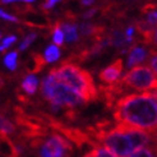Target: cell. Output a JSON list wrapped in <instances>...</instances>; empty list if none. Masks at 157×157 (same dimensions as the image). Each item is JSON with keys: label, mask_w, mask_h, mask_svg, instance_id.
<instances>
[{"label": "cell", "mask_w": 157, "mask_h": 157, "mask_svg": "<svg viewBox=\"0 0 157 157\" xmlns=\"http://www.w3.org/2000/svg\"><path fill=\"white\" fill-rule=\"evenodd\" d=\"M41 92L44 97L51 104L54 111H59V109L63 106L74 107L84 102V100L77 92L58 79L54 70H51L42 81Z\"/></svg>", "instance_id": "3"}, {"label": "cell", "mask_w": 157, "mask_h": 157, "mask_svg": "<svg viewBox=\"0 0 157 157\" xmlns=\"http://www.w3.org/2000/svg\"><path fill=\"white\" fill-rule=\"evenodd\" d=\"M52 41L54 44L59 46V45H63V42L65 41V36H64V32L61 29V25H55L54 27V31H52Z\"/></svg>", "instance_id": "17"}, {"label": "cell", "mask_w": 157, "mask_h": 157, "mask_svg": "<svg viewBox=\"0 0 157 157\" xmlns=\"http://www.w3.org/2000/svg\"><path fill=\"white\" fill-rule=\"evenodd\" d=\"M15 40H17V37L15 36H13V35H10V36H8V37H5L4 40H3V42L0 44V52H4L8 48H10V46L15 42Z\"/></svg>", "instance_id": "19"}, {"label": "cell", "mask_w": 157, "mask_h": 157, "mask_svg": "<svg viewBox=\"0 0 157 157\" xmlns=\"http://www.w3.org/2000/svg\"><path fill=\"white\" fill-rule=\"evenodd\" d=\"M0 37H2V35H0Z\"/></svg>", "instance_id": "29"}, {"label": "cell", "mask_w": 157, "mask_h": 157, "mask_svg": "<svg viewBox=\"0 0 157 157\" xmlns=\"http://www.w3.org/2000/svg\"><path fill=\"white\" fill-rule=\"evenodd\" d=\"M0 18H3L4 21H8V22H14V23H17L19 22L17 17H14L13 14H9V13H6L4 12L3 9H0Z\"/></svg>", "instance_id": "22"}, {"label": "cell", "mask_w": 157, "mask_h": 157, "mask_svg": "<svg viewBox=\"0 0 157 157\" xmlns=\"http://www.w3.org/2000/svg\"><path fill=\"white\" fill-rule=\"evenodd\" d=\"M59 58H60V50L56 45H50L45 50V54H44L45 63H55Z\"/></svg>", "instance_id": "11"}, {"label": "cell", "mask_w": 157, "mask_h": 157, "mask_svg": "<svg viewBox=\"0 0 157 157\" xmlns=\"http://www.w3.org/2000/svg\"><path fill=\"white\" fill-rule=\"evenodd\" d=\"M144 21L147 23H150L151 26L156 27L157 26V10L150 8L148 10H146V15H144Z\"/></svg>", "instance_id": "18"}, {"label": "cell", "mask_w": 157, "mask_h": 157, "mask_svg": "<svg viewBox=\"0 0 157 157\" xmlns=\"http://www.w3.org/2000/svg\"><path fill=\"white\" fill-rule=\"evenodd\" d=\"M37 87H38V81L33 73L28 74L22 82V90L25 91L27 95H35Z\"/></svg>", "instance_id": "10"}, {"label": "cell", "mask_w": 157, "mask_h": 157, "mask_svg": "<svg viewBox=\"0 0 157 157\" xmlns=\"http://www.w3.org/2000/svg\"><path fill=\"white\" fill-rule=\"evenodd\" d=\"M96 138L100 140L102 147L107 148L117 157H128L136 151L132 137L129 134V128L124 125H114L107 129H101Z\"/></svg>", "instance_id": "4"}, {"label": "cell", "mask_w": 157, "mask_h": 157, "mask_svg": "<svg viewBox=\"0 0 157 157\" xmlns=\"http://www.w3.org/2000/svg\"><path fill=\"white\" fill-rule=\"evenodd\" d=\"M59 2H61V0H46V3L44 4V8L45 9H51V8L55 6Z\"/></svg>", "instance_id": "24"}, {"label": "cell", "mask_w": 157, "mask_h": 157, "mask_svg": "<svg viewBox=\"0 0 157 157\" xmlns=\"http://www.w3.org/2000/svg\"><path fill=\"white\" fill-rule=\"evenodd\" d=\"M148 67H150L151 69H152V72L156 74V77H157V51H155V52H152L151 55H150V59H148Z\"/></svg>", "instance_id": "21"}, {"label": "cell", "mask_w": 157, "mask_h": 157, "mask_svg": "<svg viewBox=\"0 0 157 157\" xmlns=\"http://www.w3.org/2000/svg\"><path fill=\"white\" fill-rule=\"evenodd\" d=\"M121 88H129L137 93L157 90V77L147 65H139L129 69L119 82Z\"/></svg>", "instance_id": "5"}, {"label": "cell", "mask_w": 157, "mask_h": 157, "mask_svg": "<svg viewBox=\"0 0 157 157\" xmlns=\"http://www.w3.org/2000/svg\"><path fill=\"white\" fill-rule=\"evenodd\" d=\"M4 4H9V3H14V2H21V0H2ZM22 2L25 3H33L35 0H22Z\"/></svg>", "instance_id": "27"}, {"label": "cell", "mask_w": 157, "mask_h": 157, "mask_svg": "<svg viewBox=\"0 0 157 157\" xmlns=\"http://www.w3.org/2000/svg\"><path fill=\"white\" fill-rule=\"evenodd\" d=\"M84 157H117V156L114 155L111 151H109L107 148L102 146H97L95 148H92Z\"/></svg>", "instance_id": "12"}, {"label": "cell", "mask_w": 157, "mask_h": 157, "mask_svg": "<svg viewBox=\"0 0 157 157\" xmlns=\"http://www.w3.org/2000/svg\"><path fill=\"white\" fill-rule=\"evenodd\" d=\"M93 3H95V0H82L83 5H92Z\"/></svg>", "instance_id": "28"}, {"label": "cell", "mask_w": 157, "mask_h": 157, "mask_svg": "<svg viewBox=\"0 0 157 157\" xmlns=\"http://www.w3.org/2000/svg\"><path fill=\"white\" fill-rule=\"evenodd\" d=\"M114 117L124 127L157 133V102L150 92L120 97L115 102Z\"/></svg>", "instance_id": "1"}, {"label": "cell", "mask_w": 157, "mask_h": 157, "mask_svg": "<svg viewBox=\"0 0 157 157\" xmlns=\"http://www.w3.org/2000/svg\"><path fill=\"white\" fill-rule=\"evenodd\" d=\"M150 42H152L153 45L157 46V26L155 27V31H153V33H152V36L150 38Z\"/></svg>", "instance_id": "26"}, {"label": "cell", "mask_w": 157, "mask_h": 157, "mask_svg": "<svg viewBox=\"0 0 157 157\" xmlns=\"http://www.w3.org/2000/svg\"><path fill=\"white\" fill-rule=\"evenodd\" d=\"M78 29H79V33L83 35V36H90V35L97 36L101 32L100 27L93 26V25H91V23H82V25L78 27Z\"/></svg>", "instance_id": "14"}, {"label": "cell", "mask_w": 157, "mask_h": 157, "mask_svg": "<svg viewBox=\"0 0 157 157\" xmlns=\"http://www.w3.org/2000/svg\"><path fill=\"white\" fill-rule=\"evenodd\" d=\"M61 29L64 32L65 36V41L72 44L75 42L79 37V32H78V26L74 25V23H63L61 25Z\"/></svg>", "instance_id": "9"}, {"label": "cell", "mask_w": 157, "mask_h": 157, "mask_svg": "<svg viewBox=\"0 0 157 157\" xmlns=\"http://www.w3.org/2000/svg\"><path fill=\"white\" fill-rule=\"evenodd\" d=\"M54 72L56 74L58 79L65 83L74 92H77L84 100V102L97 97V90L95 87L91 74L81 69L79 67L70 64V63H65L61 67L54 69Z\"/></svg>", "instance_id": "2"}, {"label": "cell", "mask_w": 157, "mask_h": 157, "mask_svg": "<svg viewBox=\"0 0 157 157\" xmlns=\"http://www.w3.org/2000/svg\"><path fill=\"white\" fill-rule=\"evenodd\" d=\"M123 69H124L123 61L120 59L115 60L109 67H106L104 70H101V73L98 75L100 81L104 82L107 86H114L116 83H119L123 77Z\"/></svg>", "instance_id": "7"}, {"label": "cell", "mask_w": 157, "mask_h": 157, "mask_svg": "<svg viewBox=\"0 0 157 157\" xmlns=\"http://www.w3.org/2000/svg\"><path fill=\"white\" fill-rule=\"evenodd\" d=\"M36 37H37L36 33H28V35L25 37V40L21 42V45H19V50H21V51H22V50H26L28 46L36 40Z\"/></svg>", "instance_id": "20"}, {"label": "cell", "mask_w": 157, "mask_h": 157, "mask_svg": "<svg viewBox=\"0 0 157 157\" xmlns=\"http://www.w3.org/2000/svg\"><path fill=\"white\" fill-rule=\"evenodd\" d=\"M148 59H150V52H148V50L140 45H134V46H132L128 51V58H127V64H125V67L128 69L136 68V67L142 65Z\"/></svg>", "instance_id": "8"}, {"label": "cell", "mask_w": 157, "mask_h": 157, "mask_svg": "<svg viewBox=\"0 0 157 157\" xmlns=\"http://www.w3.org/2000/svg\"><path fill=\"white\" fill-rule=\"evenodd\" d=\"M96 12H97L96 8H93V9H90L88 12H86V13L83 14V18H84V19H90V18H92L93 15L96 14Z\"/></svg>", "instance_id": "25"}, {"label": "cell", "mask_w": 157, "mask_h": 157, "mask_svg": "<svg viewBox=\"0 0 157 157\" xmlns=\"http://www.w3.org/2000/svg\"><path fill=\"white\" fill-rule=\"evenodd\" d=\"M128 157H157V151L152 147H144L132 152Z\"/></svg>", "instance_id": "16"}, {"label": "cell", "mask_w": 157, "mask_h": 157, "mask_svg": "<svg viewBox=\"0 0 157 157\" xmlns=\"http://www.w3.org/2000/svg\"><path fill=\"white\" fill-rule=\"evenodd\" d=\"M40 156H41V157H52L50 150H49L48 146H46L45 143H44V144L41 146V148H40Z\"/></svg>", "instance_id": "23"}, {"label": "cell", "mask_w": 157, "mask_h": 157, "mask_svg": "<svg viewBox=\"0 0 157 157\" xmlns=\"http://www.w3.org/2000/svg\"><path fill=\"white\" fill-rule=\"evenodd\" d=\"M14 129H15V127L10 120H8L4 116H0V136L2 137L9 136L14 132Z\"/></svg>", "instance_id": "13"}, {"label": "cell", "mask_w": 157, "mask_h": 157, "mask_svg": "<svg viewBox=\"0 0 157 157\" xmlns=\"http://www.w3.org/2000/svg\"><path fill=\"white\" fill-rule=\"evenodd\" d=\"M46 146L50 150L52 157H69V152L72 151V146L65 137L60 134H52L48 140Z\"/></svg>", "instance_id": "6"}, {"label": "cell", "mask_w": 157, "mask_h": 157, "mask_svg": "<svg viewBox=\"0 0 157 157\" xmlns=\"http://www.w3.org/2000/svg\"><path fill=\"white\" fill-rule=\"evenodd\" d=\"M4 64L5 67L9 69V70H15L18 67V54L17 51H12V52H8L4 58Z\"/></svg>", "instance_id": "15"}]
</instances>
